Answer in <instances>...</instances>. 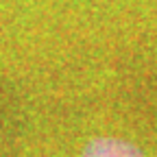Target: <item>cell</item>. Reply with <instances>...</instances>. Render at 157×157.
Instances as JSON below:
<instances>
[{
    "instance_id": "6da1fadb",
    "label": "cell",
    "mask_w": 157,
    "mask_h": 157,
    "mask_svg": "<svg viewBox=\"0 0 157 157\" xmlns=\"http://www.w3.org/2000/svg\"><path fill=\"white\" fill-rule=\"evenodd\" d=\"M78 157H144V153L135 144L122 140V137H94L85 144Z\"/></svg>"
}]
</instances>
